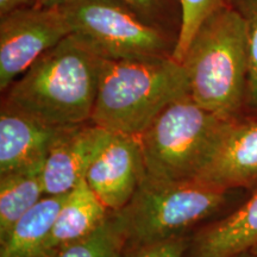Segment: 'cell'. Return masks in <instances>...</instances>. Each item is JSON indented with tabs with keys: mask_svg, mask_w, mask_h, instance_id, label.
I'll return each mask as SVG.
<instances>
[{
	"mask_svg": "<svg viewBox=\"0 0 257 257\" xmlns=\"http://www.w3.org/2000/svg\"><path fill=\"white\" fill-rule=\"evenodd\" d=\"M105 60L72 32L12 82L2 104L51 127L88 123Z\"/></svg>",
	"mask_w": 257,
	"mask_h": 257,
	"instance_id": "cell-1",
	"label": "cell"
},
{
	"mask_svg": "<svg viewBox=\"0 0 257 257\" xmlns=\"http://www.w3.org/2000/svg\"><path fill=\"white\" fill-rule=\"evenodd\" d=\"M189 95L225 119H236L246 105L249 46L245 25L226 2L199 25L182 60Z\"/></svg>",
	"mask_w": 257,
	"mask_h": 257,
	"instance_id": "cell-2",
	"label": "cell"
},
{
	"mask_svg": "<svg viewBox=\"0 0 257 257\" xmlns=\"http://www.w3.org/2000/svg\"><path fill=\"white\" fill-rule=\"evenodd\" d=\"M187 93L185 67L173 57L105 60L91 123L140 136L170 102Z\"/></svg>",
	"mask_w": 257,
	"mask_h": 257,
	"instance_id": "cell-3",
	"label": "cell"
},
{
	"mask_svg": "<svg viewBox=\"0 0 257 257\" xmlns=\"http://www.w3.org/2000/svg\"><path fill=\"white\" fill-rule=\"evenodd\" d=\"M230 192L201 180H161L144 174L130 201L112 213L126 248L187 234L223 208Z\"/></svg>",
	"mask_w": 257,
	"mask_h": 257,
	"instance_id": "cell-4",
	"label": "cell"
},
{
	"mask_svg": "<svg viewBox=\"0 0 257 257\" xmlns=\"http://www.w3.org/2000/svg\"><path fill=\"white\" fill-rule=\"evenodd\" d=\"M232 120L204 108L189 93L175 99L140 135L144 174L198 180Z\"/></svg>",
	"mask_w": 257,
	"mask_h": 257,
	"instance_id": "cell-5",
	"label": "cell"
},
{
	"mask_svg": "<svg viewBox=\"0 0 257 257\" xmlns=\"http://www.w3.org/2000/svg\"><path fill=\"white\" fill-rule=\"evenodd\" d=\"M61 8L73 34L106 60H161L174 55L178 37L150 24L121 0H70Z\"/></svg>",
	"mask_w": 257,
	"mask_h": 257,
	"instance_id": "cell-6",
	"label": "cell"
},
{
	"mask_svg": "<svg viewBox=\"0 0 257 257\" xmlns=\"http://www.w3.org/2000/svg\"><path fill=\"white\" fill-rule=\"evenodd\" d=\"M69 34L72 28L62 8L32 4L0 17L2 92Z\"/></svg>",
	"mask_w": 257,
	"mask_h": 257,
	"instance_id": "cell-7",
	"label": "cell"
},
{
	"mask_svg": "<svg viewBox=\"0 0 257 257\" xmlns=\"http://www.w3.org/2000/svg\"><path fill=\"white\" fill-rule=\"evenodd\" d=\"M143 176L140 136L108 131L85 179L102 204L117 212L130 201Z\"/></svg>",
	"mask_w": 257,
	"mask_h": 257,
	"instance_id": "cell-8",
	"label": "cell"
},
{
	"mask_svg": "<svg viewBox=\"0 0 257 257\" xmlns=\"http://www.w3.org/2000/svg\"><path fill=\"white\" fill-rule=\"evenodd\" d=\"M107 134L91 121L62 128L51 144L42 170L46 195L72 191L85 178Z\"/></svg>",
	"mask_w": 257,
	"mask_h": 257,
	"instance_id": "cell-9",
	"label": "cell"
},
{
	"mask_svg": "<svg viewBox=\"0 0 257 257\" xmlns=\"http://www.w3.org/2000/svg\"><path fill=\"white\" fill-rule=\"evenodd\" d=\"M198 180L227 191L257 186V119L231 121Z\"/></svg>",
	"mask_w": 257,
	"mask_h": 257,
	"instance_id": "cell-10",
	"label": "cell"
},
{
	"mask_svg": "<svg viewBox=\"0 0 257 257\" xmlns=\"http://www.w3.org/2000/svg\"><path fill=\"white\" fill-rule=\"evenodd\" d=\"M61 130L2 104L0 175L43 167L51 144Z\"/></svg>",
	"mask_w": 257,
	"mask_h": 257,
	"instance_id": "cell-11",
	"label": "cell"
},
{
	"mask_svg": "<svg viewBox=\"0 0 257 257\" xmlns=\"http://www.w3.org/2000/svg\"><path fill=\"white\" fill-rule=\"evenodd\" d=\"M257 246V192L223 219L192 234L185 257H234Z\"/></svg>",
	"mask_w": 257,
	"mask_h": 257,
	"instance_id": "cell-12",
	"label": "cell"
},
{
	"mask_svg": "<svg viewBox=\"0 0 257 257\" xmlns=\"http://www.w3.org/2000/svg\"><path fill=\"white\" fill-rule=\"evenodd\" d=\"M110 213L83 178L68 192L57 214L47 243V257L64 245L87 237L107 219Z\"/></svg>",
	"mask_w": 257,
	"mask_h": 257,
	"instance_id": "cell-13",
	"label": "cell"
},
{
	"mask_svg": "<svg viewBox=\"0 0 257 257\" xmlns=\"http://www.w3.org/2000/svg\"><path fill=\"white\" fill-rule=\"evenodd\" d=\"M67 195H44L0 240V257H47L48 239Z\"/></svg>",
	"mask_w": 257,
	"mask_h": 257,
	"instance_id": "cell-14",
	"label": "cell"
},
{
	"mask_svg": "<svg viewBox=\"0 0 257 257\" xmlns=\"http://www.w3.org/2000/svg\"><path fill=\"white\" fill-rule=\"evenodd\" d=\"M42 170L37 167L0 175V240L46 195Z\"/></svg>",
	"mask_w": 257,
	"mask_h": 257,
	"instance_id": "cell-15",
	"label": "cell"
},
{
	"mask_svg": "<svg viewBox=\"0 0 257 257\" xmlns=\"http://www.w3.org/2000/svg\"><path fill=\"white\" fill-rule=\"evenodd\" d=\"M125 239L113 213L85 238L57 249L49 257H124Z\"/></svg>",
	"mask_w": 257,
	"mask_h": 257,
	"instance_id": "cell-16",
	"label": "cell"
},
{
	"mask_svg": "<svg viewBox=\"0 0 257 257\" xmlns=\"http://www.w3.org/2000/svg\"><path fill=\"white\" fill-rule=\"evenodd\" d=\"M150 24L179 38L182 28L181 0H121Z\"/></svg>",
	"mask_w": 257,
	"mask_h": 257,
	"instance_id": "cell-17",
	"label": "cell"
},
{
	"mask_svg": "<svg viewBox=\"0 0 257 257\" xmlns=\"http://www.w3.org/2000/svg\"><path fill=\"white\" fill-rule=\"evenodd\" d=\"M245 25L249 46L246 105L257 108V0H225Z\"/></svg>",
	"mask_w": 257,
	"mask_h": 257,
	"instance_id": "cell-18",
	"label": "cell"
},
{
	"mask_svg": "<svg viewBox=\"0 0 257 257\" xmlns=\"http://www.w3.org/2000/svg\"><path fill=\"white\" fill-rule=\"evenodd\" d=\"M223 2L224 0H181L184 18H182V28L173 55V59L176 62H182L189 43L204 18Z\"/></svg>",
	"mask_w": 257,
	"mask_h": 257,
	"instance_id": "cell-19",
	"label": "cell"
},
{
	"mask_svg": "<svg viewBox=\"0 0 257 257\" xmlns=\"http://www.w3.org/2000/svg\"><path fill=\"white\" fill-rule=\"evenodd\" d=\"M192 234H181L159 242L126 246L124 257H185Z\"/></svg>",
	"mask_w": 257,
	"mask_h": 257,
	"instance_id": "cell-20",
	"label": "cell"
},
{
	"mask_svg": "<svg viewBox=\"0 0 257 257\" xmlns=\"http://www.w3.org/2000/svg\"><path fill=\"white\" fill-rule=\"evenodd\" d=\"M32 4H34V0H0V17H4L15 10Z\"/></svg>",
	"mask_w": 257,
	"mask_h": 257,
	"instance_id": "cell-21",
	"label": "cell"
},
{
	"mask_svg": "<svg viewBox=\"0 0 257 257\" xmlns=\"http://www.w3.org/2000/svg\"><path fill=\"white\" fill-rule=\"evenodd\" d=\"M70 0H34V4L46 6V8H61Z\"/></svg>",
	"mask_w": 257,
	"mask_h": 257,
	"instance_id": "cell-22",
	"label": "cell"
},
{
	"mask_svg": "<svg viewBox=\"0 0 257 257\" xmlns=\"http://www.w3.org/2000/svg\"><path fill=\"white\" fill-rule=\"evenodd\" d=\"M234 257H257V253L252 252V251H248V252H243L240 255H237Z\"/></svg>",
	"mask_w": 257,
	"mask_h": 257,
	"instance_id": "cell-23",
	"label": "cell"
},
{
	"mask_svg": "<svg viewBox=\"0 0 257 257\" xmlns=\"http://www.w3.org/2000/svg\"><path fill=\"white\" fill-rule=\"evenodd\" d=\"M251 251H252V252H255V253H257V246H256V248H253V249L251 250Z\"/></svg>",
	"mask_w": 257,
	"mask_h": 257,
	"instance_id": "cell-24",
	"label": "cell"
}]
</instances>
